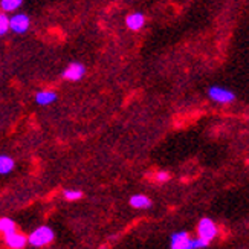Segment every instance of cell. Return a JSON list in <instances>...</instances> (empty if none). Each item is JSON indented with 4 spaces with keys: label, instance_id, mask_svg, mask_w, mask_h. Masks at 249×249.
Segmentation results:
<instances>
[{
    "label": "cell",
    "instance_id": "obj_1",
    "mask_svg": "<svg viewBox=\"0 0 249 249\" xmlns=\"http://www.w3.org/2000/svg\"><path fill=\"white\" fill-rule=\"evenodd\" d=\"M53 239H55V232H53V230L46 225H41L29 234L28 243L34 248H43V246L52 243Z\"/></svg>",
    "mask_w": 249,
    "mask_h": 249
},
{
    "label": "cell",
    "instance_id": "obj_2",
    "mask_svg": "<svg viewBox=\"0 0 249 249\" xmlns=\"http://www.w3.org/2000/svg\"><path fill=\"white\" fill-rule=\"evenodd\" d=\"M219 234V228L215 225L214 220H211L210 217H202L200 222L197 223V235L200 239L207 240V242H213Z\"/></svg>",
    "mask_w": 249,
    "mask_h": 249
},
{
    "label": "cell",
    "instance_id": "obj_3",
    "mask_svg": "<svg viewBox=\"0 0 249 249\" xmlns=\"http://www.w3.org/2000/svg\"><path fill=\"white\" fill-rule=\"evenodd\" d=\"M31 26V18L25 13L14 14L13 17H9V31L16 32V34H25L28 32Z\"/></svg>",
    "mask_w": 249,
    "mask_h": 249
},
{
    "label": "cell",
    "instance_id": "obj_4",
    "mask_svg": "<svg viewBox=\"0 0 249 249\" xmlns=\"http://www.w3.org/2000/svg\"><path fill=\"white\" fill-rule=\"evenodd\" d=\"M208 96L215 101V103H220V104H230L235 100V93L231 92L230 89L226 88H220V86H213L208 90Z\"/></svg>",
    "mask_w": 249,
    "mask_h": 249
},
{
    "label": "cell",
    "instance_id": "obj_5",
    "mask_svg": "<svg viewBox=\"0 0 249 249\" xmlns=\"http://www.w3.org/2000/svg\"><path fill=\"white\" fill-rule=\"evenodd\" d=\"M86 75V66L83 63L78 61H73L71 64H68V68L63 71L61 77L64 80H69V81H80L83 80V77Z\"/></svg>",
    "mask_w": 249,
    "mask_h": 249
},
{
    "label": "cell",
    "instance_id": "obj_6",
    "mask_svg": "<svg viewBox=\"0 0 249 249\" xmlns=\"http://www.w3.org/2000/svg\"><path fill=\"white\" fill-rule=\"evenodd\" d=\"M5 243H6L9 248H13V249H21V248H25V246H26L28 239H26V235L20 234V232L16 230V231H13V232L5 234Z\"/></svg>",
    "mask_w": 249,
    "mask_h": 249
},
{
    "label": "cell",
    "instance_id": "obj_7",
    "mask_svg": "<svg viewBox=\"0 0 249 249\" xmlns=\"http://www.w3.org/2000/svg\"><path fill=\"white\" fill-rule=\"evenodd\" d=\"M125 25L130 31H139L145 25V17L142 13H132L125 17Z\"/></svg>",
    "mask_w": 249,
    "mask_h": 249
},
{
    "label": "cell",
    "instance_id": "obj_8",
    "mask_svg": "<svg viewBox=\"0 0 249 249\" xmlns=\"http://www.w3.org/2000/svg\"><path fill=\"white\" fill-rule=\"evenodd\" d=\"M128 203H130V207L136 208V210H147L153 205L151 199L148 196H145V194H133V196L130 197Z\"/></svg>",
    "mask_w": 249,
    "mask_h": 249
},
{
    "label": "cell",
    "instance_id": "obj_9",
    "mask_svg": "<svg viewBox=\"0 0 249 249\" xmlns=\"http://www.w3.org/2000/svg\"><path fill=\"white\" fill-rule=\"evenodd\" d=\"M36 101L38 106H49L57 101V92L53 90H40L36 93Z\"/></svg>",
    "mask_w": 249,
    "mask_h": 249
},
{
    "label": "cell",
    "instance_id": "obj_10",
    "mask_svg": "<svg viewBox=\"0 0 249 249\" xmlns=\"http://www.w3.org/2000/svg\"><path fill=\"white\" fill-rule=\"evenodd\" d=\"M188 239H190V237H188L187 231L175 232V234L171 235V239H170V248L171 249H183V248H185V243H187Z\"/></svg>",
    "mask_w": 249,
    "mask_h": 249
},
{
    "label": "cell",
    "instance_id": "obj_11",
    "mask_svg": "<svg viewBox=\"0 0 249 249\" xmlns=\"http://www.w3.org/2000/svg\"><path fill=\"white\" fill-rule=\"evenodd\" d=\"M16 168V160L8 155H0V175H9Z\"/></svg>",
    "mask_w": 249,
    "mask_h": 249
},
{
    "label": "cell",
    "instance_id": "obj_12",
    "mask_svg": "<svg viewBox=\"0 0 249 249\" xmlns=\"http://www.w3.org/2000/svg\"><path fill=\"white\" fill-rule=\"evenodd\" d=\"M21 5H23V0H0V9L3 13H14Z\"/></svg>",
    "mask_w": 249,
    "mask_h": 249
},
{
    "label": "cell",
    "instance_id": "obj_13",
    "mask_svg": "<svg viewBox=\"0 0 249 249\" xmlns=\"http://www.w3.org/2000/svg\"><path fill=\"white\" fill-rule=\"evenodd\" d=\"M17 230L16 222L9 217H2L0 219V232L2 234H8V232H13Z\"/></svg>",
    "mask_w": 249,
    "mask_h": 249
},
{
    "label": "cell",
    "instance_id": "obj_14",
    "mask_svg": "<svg viewBox=\"0 0 249 249\" xmlns=\"http://www.w3.org/2000/svg\"><path fill=\"white\" fill-rule=\"evenodd\" d=\"M208 245H210V242L197 237V239H188L187 243H185V248H183V249H196V248L202 249V248H207Z\"/></svg>",
    "mask_w": 249,
    "mask_h": 249
},
{
    "label": "cell",
    "instance_id": "obj_15",
    "mask_svg": "<svg viewBox=\"0 0 249 249\" xmlns=\"http://www.w3.org/2000/svg\"><path fill=\"white\" fill-rule=\"evenodd\" d=\"M9 31V17L5 13H0V37Z\"/></svg>",
    "mask_w": 249,
    "mask_h": 249
},
{
    "label": "cell",
    "instance_id": "obj_16",
    "mask_svg": "<svg viewBox=\"0 0 249 249\" xmlns=\"http://www.w3.org/2000/svg\"><path fill=\"white\" fill-rule=\"evenodd\" d=\"M64 199L66 200H78L83 197V191L80 190H64Z\"/></svg>",
    "mask_w": 249,
    "mask_h": 249
},
{
    "label": "cell",
    "instance_id": "obj_17",
    "mask_svg": "<svg viewBox=\"0 0 249 249\" xmlns=\"http://www.w3.org/2000/svg\"><path fill=\"white\" fill-rule=\"evenodd\" d=\"M170 173L168 171H159L158 175H156V179H158V182H160V183H165V182H168L170 180Z\"/></svg>",
    "mask_w": 249,
    "mask_h": 249
}]
</instances>
